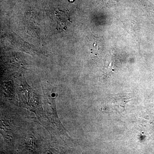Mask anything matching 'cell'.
Here are the masks:
<instances>
[{
    "instance_id": "6da1fadb",
    "label": "cell",
    "mask_w": 154,
    "mask_h": 154,
    "mask_svg": "<svg viewBox=\"0 0 154 154\" xmlns=\"http://www.w3.org/2000/svg\"><path fill=\"white\" fill-rule=\"evenodd\" d=\"M74 0H69L70 2H72Z\"/></svg>"
}]
</instances>
